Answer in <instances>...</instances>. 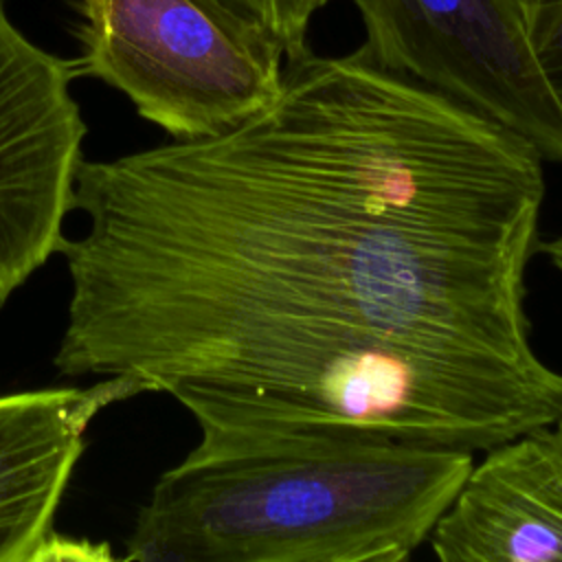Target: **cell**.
<instances>
[{
    "label": "cell",
    "instance_id": "obj_2",
    "mask_svg": "<svg viewBox=\"0 0 562 562\" xmlns=\"http://www.w3.org/2000/svg\"><path fill=\"white\" fill-rule=\"evenodd\" d=\"M468 450L321 439L193 448L156 483L127 538L138 562H404L454 501Z\"/></svg>",
    "mask_w": 562,
    "mask_h": 562
},
{
    "label": "cell",
    "instance_id": "obj_5",
    "mask_svg": "<svg viewBox=\"0 0 562 562\" xmlns=\"http://www.w3.org/2000/svg\"><path fill=\"white\" fill-rule=\"evenodd\" d=\"M75 61L31 42L0 0V305L64 244L86 123Z\"/></svg>",
    "mask_w": 562,
    "mask_h": 562
},
{
    "label": "cell",
    "instance_id": "obj_4",
    "mask_svg": "<svg viewBox=\"0 0 562 562\" xmlns=\"http://www.w3.org/2000/svg\"><path fill=\"white\" fill-rule=\"evenodd\" d=\"M362 48L562 162V103L540 64L520 0H351Z\"/></svg>",
    "mask_w": 562,
    "mask_h": 562
},
{
    "label": "cell",
    "instance_id": "obj_7",
    "mask_svg": "<svg viewBox=\"0 0 562 562\" xmlns=\"http://www.w3.org/2000/svg\"><path fill=\"white\" fill-rule=\"evenodd\" d=\"M428 544L441 562H562V415L485 450Z\"/></svg>",
    "mask_w": 562,
    "mask_h": 562
},
{
    "label": "cell",
    "instance_id": "obj_6",
    "mask_svg": "<svg viewBox=\"0 0 562 562\" xmlns=\"http://www.w3.org/2000/svg\"><path fill=\"white\" fill-rule=\"evenodd\" d=\"M143 384L110 375L90 389H42L0 397V562L110 558L108 544L75 542L53 522L94 415Z\"/></svg>",
    "mask_w": 562,
    "mask_h": 562
},
{
    "label": "cell",
    "instance_id": "obj_1",
    "mask_svg": "<svg viewBox=\"0 0 562 562\" xmlns=\"http://www.w3.org/2000/svg\"><path fill=\"white\" fill-rule=\"evenodd\" d=\"M540 154L358 46L228 132L81 160L61 375L176 397L200 450L485 452L562 415L529 340Z\"/></svg>",
    "mask_w": 562,
    "mask_h": 562
},
{
    "label": "cell",
    "instance_id": "obj_10",
    "mask_svg": "<svg viewBox=\"0 0 562 562\" xmlns=\"http://www.w3.org/2000/svg\"><path fill=\"white\" fill-rule=\"evenodd\" d=\"M536 250L542 252L549 259V263L562 274V233L558 237H553V239H544V241L540 239Z\"/></svg>",
    "mask_w": 562,
    "mask_h": 562
},
{
    "label": "cell",
    "instance_id": "obj_8",
    "mask_svg": "<svg viewBox=\"0 0 562 562\" xmlns=\"http://www.w3.org/2000/svg\"><path fill=\"white\" fill-rule=\"evenodd\" d=\"M257 22L283 50L285 61L310 50L307 35L314 18L331 0H222Z\"/></svg>",
    "mask_w": 562,
    "mask_h": 562
},
{
    "label": "cell",
    "instance_id": "obj_3",
    "mask_svg": "<svg viewBox=\"0 0 562 562\" xmlns=\"http://www.w3.org/2000/svg\"><path fill=\"white\" fill-rule=\"evenodd\" d=\"M77 75L121 90L180 140L233 130L268 105L285 55L222 0H77Z\"/></svg>",
    "mask_w": 562,
    "mask_h": 562
},
{
    "label": "cell",
    "instance_id": "obj_11",
    "mask_svg": "<svg viewBox=\"0 0 562 562\" xmlns=\"http://www.w3.org/2000/svg\"><path fill=\"white\" fill-rule=\"evenodd\" d=\"M522 7H525V15H527V22H531L536 15L562 4V0H520Z\"/></svg>",
    "mask_w": 562,
    "mask_h": 562
},
{
    "label": "cell",
    "instance_id": "obj_9",
    "mask_svg": "<svg viewBox=\"0 0 562 562\" xmlns=\"http://www.w3.org/2000/svg\"><path fill=\"white\" fill-rule=\"evenodd\" d=\"M540 64L562 103V4L536 15L529 22Z\"/></svg>",
    "mask_w": 562,
    "mask_h": 562
}]
</instances>
